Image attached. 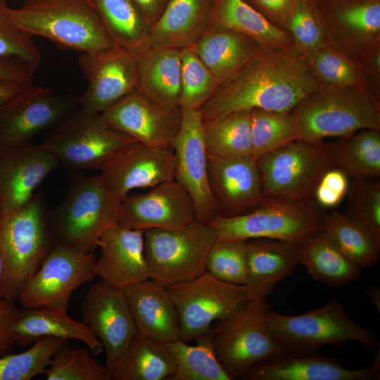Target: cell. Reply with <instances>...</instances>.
Returning <instances> with one entry per match:
<instances>
[{"label": "cell", "instance_id": "cell-1", "mask_svg": "<svg viewBox=\"0 0 380 380\" xmlns=\"http://www.w3.org/2000/svg\"><path fill=\"white\" fill-rule=\"evenodd\" d=\"M321 85L298 53L287 48H262L219 84L199 112L203 121L253 109L291 112Z\"/></svg>", "mask_w": 380, "mask_h": 380}, {"label": "cell", "instance_id": "cell-2", "mask_svg": "<svg viewBox=\"0 0 380 380\" xmlns=\"http://www.w3.org/2000/svg\"><path fill=\"white\" fill-rule=\"evenodd\" d=\"M42 192L20 209L0 211V251L4 262L3 300L14 303L27 281L57 242Z\"/></svg>", "mask_w": 380, "mask_h": 380}, {"label": "cell", "instance_id": "cell-3", "mask_svg": "<svg viewBox=\"0 0 380 380\" xmlns=\"http://www.w3.org/2000/svg\"><path fill=\"white\" fill-rule=\"evenodd\" d=\"M11 22L58 47L91 53L115 46L89 0H24L9 8Z\"/></svg>", "mask_w": 380, "mask_h": 380}, {"label": "cell", "instance_id": "cell-4", "mask_svg": "<svg viewBox=\"0 0 380 380\" xmlns=\"http://www.w3.org/2000/svg\"><path fill=\"white\" fill-rule=\"evenodd\" d=\"M291 113L297 139L307 141L346 137L365 129H380L379 104L362 88L322 84Z\"/></svg>", "mask_w": 380, "mask_h": 380}, {"label": "cell", "instance_id": "cell-5", "mask_svg": "<svg viewBox=\"0 0 380 380\" xmlns=\"http://www.w3.org/2000/svg\"><path fill=\"white\" fill-rule=\"evenodd\" d=\"M120 202L101 175H76L63 201L50 212L58 241L93 252L101 234L118 222Z\"/></svg>", "mask_w": 380, "mask_h": 380}, {"label": "cell", "instance_id": "cell-6", "mask_svg": "<svg viewBox=\"0 0 380 380\" xmlns=\"http://www.w3.org/2000/svg\"><path fill=\"white\" fill-rule=\"evenodd\" d=\"M267 323L285 353H315L324 346L348 341L358 342L367 348L376 345L374 334L350 319L338 298H331L323 306L298 315L270 310Z\"/></svg>", "mask_w": 380, "mask_h": 380}, {"label": "cell", "instance_id": "cell-7", "mask_svg": "<svg viewBox=\"0 0 380 380\" xmlns=\"http://www.w3.org/2000/svg\"><path fill=\"white\" fill-rule=\"evenodd\" d=\"M136 141L110 127L101 114L80 106L51 129L39 144L60 165L75 173L101 167L120 149Z\"/></svg>", "mask_w": 380, "mask_h": 380}, {"label": "cell", "instance_id": "cell-8", "mask_svg": "<svg viewBox=\"0 0 380 380\" xmlns=\"http://www.w3.org/2000/svg\"><path fill=\"white\" fill-rule=\"evenodd\" d=\"M324 211L314 199L296 201L265 196L253 210L208 223L217 240L271 239L299 243L321 228Z\"/></svg>", "mask_w": 380, "mask_h": 380}, {"label": "cell", "instance_id": "cell-9", "mask_svg": "<svg viewBox=\"0 0 380 380\" xmlns=\"http://www.w3.org/2000/svg\"><path fill=\"white\" fill-rule=\"evenodd\" d=\"M217 241L215 228L196 220L179 228L144 231L150 279L167 288L196 278L205 272L208 253Z\"/></svg>", "mask_w": 380, "mask_h": 380}, {"label": "cell", "instance_id": "cell-10", "mask_svg": "<svg viewBox=\"0 0 380 380\" xmlns=\"http://www.w3.org/2000/svg\"><path fill=\"white\" fill-rule=\"evenodd\" d=\"M265 196L313 199L323 175L334 167L331 144L293 140L257 159Z\"/></svg>", "mask_w": 380, "mask_h": 380}, {"label": "cell", "instance_id": "cell-11", "mask_svg": "<svg viewBox=\"0 0 380 380\" xmlns=\"http://www.w3.org/2000/svg\"><path fill=\"white\" fill-rule=\"evenodd\" d=\"M267 298L249 299L212 329L216 357L231 380L254 365L284 353L269 330Z\"/></svg>", "mask_w": 380, "mask_h": 380}, {"label": "cell", "instance_id": "cell-12", "mask_svg": "<svg viewBox=\"0 0 380 380\" xmlns=\"http://www.w3.org/2000/svg\"><path fill=\"white\" fill-rule=\"evenodd\" d=\"M176 307L180 340L189 343L212 331L250 298L243 285L220 280L205 271L189 281L167 287Z\"/></svg>", "mask_w": 380, "mask_h": 380}, {"label": "cell", "instance_id": "cell-13", "mask_svg": "<svg viewBox=\"0 0 380 380\" xmlns=\"http://www.w3.org/2000/svg\"><path fill=\"white\" fill-rule=\"evenodd\" d=\"M96 257L57 241L39 269L27 281L17 300L23 308H49L68 312L72 293L95 277Z\"/></svg>", "mask_w": 380, "mask_h": 380}, {"label": "cell", "instance_id": "cell-14", "mask_svg": "<svg viewBox=\"0 0 380 380\" xmlns=\"http://www.w3.org/2000/svg\"><path fill=\"white\" fill-rule=\"evenodd\" d=\"M79 106V98L31 85L0 105V151L31 142Z\"/></svg>", "mask_w": 380, "mask_h": 380}, {"label": "cell", "instance_id": "cell-15", "mask_svg": "<svg viewBox=\"0 0 380 380\" xmlns=\"http://www.w3.org/2000/svg\"><path fill=\"white\" fill-rule=\"evenodd\" d=\"M171 147L175 157V180L191 198L196 220L208 224L219 217V208L209 184L199 110L182 109L180 128Z\"/></svg>", "mask_w": 380, "mask_h": 380}, {"label": "cell", "instance_id": "cell-16", "mask_svg": "<svg viewBox=\"0 0 380 380\" xmlns=\"http://www.w3.org/2000/svg\"><path fill=\"white\" fill-rule=\"evenodd\" d=\"M80 310L82 322L102 343L111 372L137 331L125 290L101 279L90 286Z\"/></svg>", "mask_w": 380, "mask_h": 380}, {"label": "cell", "instance_id": "cell-17", "mask_svg": "<svg viewBox=\"0 0 380 380\" xmlns=\"http://www.w3.org/2000/svg\"><path fill=\"white\" fill-rule=\"evenodd\" d=\"M79 65L88 82L79 106L89 112L101 114L137 88L135 56L117 46L82 53Z\"/></svg>", "mask_w": 380, "mask_h": 380}, {"label": "cell", "instance_id": "cell-18", "mask_svg": "<svg viewBox=\"0 0 380 380\" xmlns=\"http://www.w3.org/2000/svg\"><path fill=\"white\" fill-rule=\"evenodd\" d=\"M99 170L110 190L122 201L132 189L175 180V157L172 147H154L136 141L117 152Z\"/></svg>", "mask_w": 380, "mask_h": 380}, {"label": "cell", "instance_id": "cell-19", "mask_svg": "<svg viewBox=\"0 0 380 380\" xmlns=\"http://www.w3.org/2000/svg\"><path fill=\"white\" fill-rule=\"evenodd\" d=\"M101 115L115 130L137 141L159 148L171 147L182 122V109L166 108L137 88Z\"/></svg>", "mask_w": 380, "mask_h": 380}, {"label": "cell", "instance_id": "cell-20", "mask_svg": "<svg viewBox=\"0 0 380 380\" xmlns=\"http://www.w3.org/2000/svg\"><path fill=\"white\" fill-rule=\"evenodd\" d=\"M207 167L219 217L248 213L264 200L258 160L252 155L224 157L207 153Z\"/></svg>", "mask_w": 380, "mask_h": 380}, {"label": "cell", "instance_id": "cell-21", "mask_svg": "<svg viewBox=\"0 0 380 380\" xmlns=\"http://www.w3.org/2000/svg\"><path fill=\"white\" fill-rule=\"evenodd\" d=\"M196 220L191 198L175 179L120 202L118 222L134 229H175Z\"/></svg>", "mask_w": 380, "mask_h": 380}, {"label": "cell", "instance_id": "cell-22", "mask_svg": "<svg viewBox=\"0 0 380 380\" xmlns=\"http://www.w3.org/2000/svg\"><path fill=\"white\" fill-rule=\"evenodd\" d=\"M59 165L52 154L31 142L0 151V211L25 205Z\"/></svg>", "mask_w": 380, "mask_h": 380}, {"label": "cell", "instance_id": "cell-23", "mask_svg": "<svg viewBox=\"0 0 380 380\" xmlns=\"http://www.w3.org/2000/svg\"><path fill=\"white\" fill-rule=\"evenodd\" d=\"M379 372L371 366L348 369L336 358L315 353H282L248 369L247 380H374Z\"/></svg>", "mask_w": 380, "mask_h": 380}, {"label": "cell", "instance_id": "cell-24", "mask_svg": "<svg viewBox=\"0 0 380 380\" xmlns=\"http://www.w3.org/2000/svg\"><path fill=\"white\" fill-rule=\"evenodd\" d=\"M98 247L101 255L96 261V272L101 279L125 289L150 279L143 231L117 222L101 234Z\"/></svg>", "mask_w": 380, "mask_h": 380}, {"label": "cell", "instance_id": "cell-25", "mask_svg": "<svg viewBox=\"0 0 380 380\" xmlns=\"http://www.w3.org/2000/svg\"><path fill=\"white\" fill-rule=\"evenodd\" d=\"M313 4L324 30H329L342 44L365 50L379 44L380 0H319Z\"/></svg>", "mask_w": 380, "mask_h": 380}, {"label": "cell", "instance_id": "cell-26", "mask_svg": "<svg viewBox=\"0 0 380 380\" xmlns=\"http://www.w3.org/2000/svg\"><path fill=\"white\" fill-rule=\"evenodd\" d=\"M124 290L138 331L163 344L180 340L177 311L166 287L148 279Z\"/></svg>", "mask_w": 380, "mask_h": 380}, {"label": "cell", "instance_id": "cell-27", "mask_svg": "<svg viewBox=\"0 0 380 380\" xmlns=\"http://www.w3.org/2000/svg\"><path fill=\"white\" fill-rule=\"evenodd\" d=\"M11 329L15 343L23 346L44 337H53L82 341L94 355L104 349L85 323L71 319L67 311L58 309L16 308Z\"/></svg>", "mask_w": 380, "mask_h": 380}, {"label": "cell", "instance_id": "cell-28", "mask_svg": "<svg viewBox=\"0 0 380 380\" xmlns=\"http://www.w3.org/2000/svg\"><path fill=\"white\" fill-rule=\"evenodd\" d=\"M247 277L250 299L267 298L275 286L299 264L297 244L271 239L246 240Z\"/></svg>", "mask_w": 380, "mask_h": 380}, {"label": "cell", "instance_id": "cell-29", "mask_svg": "<svg viewBox=\"0 0 380 380\" xmlns=\"http://www.w3.org/2000/svg\"><path fill=\"white\" fill-rule=\"evenodd\" d=\"M134 56L137 89L166 108L181 109V49L149 48Z\"/></svg>", "mask_w": 380, "mask_h": 380}, {"label": "cell", "instance_id": "cell-30", "mask_svg": "<svg viewBox=\"0 0 380 380\" xmlns=\"http://www.w3.org/2000/svg\"><path fill=\"white\" fill-rule=\"evenodd\" d=\"M213 0H169L151 26L150 47L193 46L207 32Z\"/></svg>", "mask_w": 380, "mask_h": 380}, {"label": "cell", "instance_id": "cell-31", "mask_svg": "<svg viewBox=\"0 0 380 380\" xmlns=\"http://www.w3.org/2000/svg\"><path fill=\"white\" fill-rule=\"evenodd\" d=\"M192 47L220 84L241 70L262 48L246 34L219 30H207Z\"/></svg>", "mask_w": 380, "mask_h": 380}, {"label": "cell", "instance_id": "cell-32", "mask_svg": "<svg viewBox=\"0 0 380 380\" xmlns=\"http://www.w3.org/2000/svg\"><path fill=\"white\" fill-rule=\"evenodd\" d=\"M208 30H230L246 34L262 48H288L286 34L246 0H213Z\"/></svg>", "mask_w": 380, "mask_h": 380}, {"label": "cell", "instance_id": "cell-33", "mask_svg": "<svg viewBox=\"0 0 380 380\" xmlns=\"http://www.w3.org/2000/svg\"><path fill=\"white\" fill-rule=\"evenodd\" d=\"M114 44L134 56L151 48V25L134 0H89Z\"/></svg>", "mask_w": 380, "mask_h": 380}, {"label": "cell", "instance_id": "cell-34", "mask_svg": "<svg viewBox=\"0 0 380 380\" xmlns=\"http://www.w3.org/2000/svg\"><path fill=\"white\" fill-rule=\"evenodd\" d=\"M299 264L319 282L332 287L356 281L362 269L347 258L319 229L297 244Z\"/></svg>", "mask_w": 380, "mask_h": 380}, {"label": "cell", "instance_id": "cell-35", "mask_svg": "<svg viewBox=\"0 0 380 380\" xmlns=\"http://www.w3.org/2000/svg\"><path fill=\"white\" fill-rule=\"evenodd\" d=\"M174 371V363L165 344L137 331L112 368L111 380H168Z\"/></svg>", "mask_w": 380, "mask_h": 380}, {"label": "cell", "instance_id": "cell-36", "mask_svg": "<svg viewBox=\"0 0 380 380\" xmlns=\"http://www.w3.org/2000/svg\"><path fill=\"white\" fill-rule=\"evenodd\" d=\"M320 229L341 253L362 270L378 262L380 241L347 214L324 213Z\"/></svg>", "mask_w": 380, "mask_h": 380}, {"label": "cell", "instance_id": "cell-37", "mask_svg": "<svg viewBox=\"0 0 380 380\" xmlns=\"http://www.w3.org/2000/svg\"><path fill=\"white\" fill-rule=\"evenodd\" d=\"M334 166L350 179L379 178L380 129H365L331 144Z\"/></svg>", "mask_w": 380, "mask_h": 380}, {"label": "cell", "instance_id": "cell-38", "mask_svg": "<svg viewBox=\"0 0 380 380\" xmlns=\"http://www.w3.org/2000/svg\"><path fill=\"white\" fill-rule=\"evenodd\" d=\"M195 341L194 346L182 340L165 344L175 366L168 380H231L216 357L212 331Z\"/></svg>", "mask_w": 380, "mask_h": 380}, {"label": "cell", "instance_id": "cell-39", "mask_svg": "<svg viewBox=\"0 0 380 380\" xmlns=\"http://www.w3.org/2000/svg\"><path fill=\"white\" fill-rule=\"evenodd\" d=\"M250 111L234 112L203 121L206 152L224 157L251 155Z\"/></svg>", "mask_w": 380, "mask_h": 380}, {"label": "cell", "instance_id": "cell-40", "mask_svg": "<svg viewBox=\"0 0 380 380\" xmlns=\"http://www.w3.org/2000/svg\"><path fill=\"white\" fill-rule=\"evenodd\" d=\"M250 122L251 155L257 159L297 139L291 112L253 109Z\"/></svg>", "mask_w": 380, "mask_h": 380}, {"label": "cell", "instance_id": "cell-41", "mask_svg": "<svg viewBox=\"0 0 380 380\" xmlns=\"http://www.w3.org/2000/svg\"><path fill=\"white\" fill-rule=\"evenodd\" d=\"M305 61L321 84L362 88L363 82L359 65L338 48L324 44L306 55Z\"/></svg>", "mask_w": 380, "mask_h": 380}, {"label": "cell", "instance_id": "cell-42", "mask_svg": "<svg viewBox=\"0 0 380 380\" xmlns=\"http://www.w3.org/2000/svg\"><path fill=\"white\" fill-rule=\"evenodd\" d=\"M88 348H74L64 341L44 372L46 380H111V372L89 354Z\"/></svg>", "mask_w": 380, "mask_h": 380}, {"label": "cell", "instance_id": "cell-43", "mask_svg": "<svg viewBox=\"0 0 380 380\" xmlns=\"http://www.w3.org/2000/svg\"><path fill=\"white\" fill-rule=\"evenodd\" d=\"M181 109L199 110L220 83L192 46L181 49Z\"/></svg>", "mask_w": 380, "mask_h": 380}, {"label": "cell", "instance_id": "cell-44", "mask_svg": "<svg viewBox=\"0 0 380 380\" xmlns=\"http://www.w3.org/2000/svg\"><path fill=\"white\" fill-rule=\"evenodd\" d=\"M64 341L61 338L44 337L24 352L1 356L0 380H30L44 374L54 353Z\"/></svg>", "mask_w": 380, "mask_h": 380}, {"label": "cell", "instance_id": "cell-45", "mask_svg": "<svg viewBox=\"0 0 380 380\" xmlns=\"http://www.w3.org/2000/svg\"><path fill=\"white\" fill-rule=\"evenodd\" d=\"M246 240H217L210 248L205 271L229 283L244 285L247 277Z\"/></svg>", "mask_w": 380, "mask_h": 380}, {"label": "cell", "instance_id": "cell-46", "mask_svg": "<svg viewBox=\"0 0 380 380\" xmlns=\"http://www.w3.org/2000/svg\"><path fill=\"white\" fill-rule=\"evenodd\" d=\"M347 214L380 241L379 178L350 179Z\"/></svg>", "mask_w": 380, "mask_h": 380}, {"label": "cell", "instance_id": "cell-47", "mask_svg": "<svg viewBox=\"0 0 380 380\" xmlns=\"http://www.w3.org/2000/svg\"><path fill=\"white\" fill-rule=\"evenodd\" d=\"M9 8L6 0H0V58L20 60L37 69L42 55L32 37L11 22Z\"/></svg>", "mask_w": 380, "mask_h": 380}, {"label": "cell", "instance_id": "cell-48", "mask_svg": "<svg viewBox=\"0 0 380 380\" xmlns=\"http://www.w3.org/2000/svg\"><path fill=\"white\" fill-rule=\"evenodd\" d=\"M286 25L297 48L305 56L325 44V32L312 0H297Z\"/></svg>", "mask_w": 380, "mask_h": 380}, {"label": "cell", "instance_id": "cell-49", "mask_svg": "<svg viewBox=\"0 0 380 380\" xmlns=\"http://www.w3.org/2000/svg\"><path fill=\"white\" fill-rule=\"evenodd\" d=\"M349 186L348 175L339 168L332 167L319 181L314 191L313 199L323 210L334 208L348 194Z\"/></svg>", "mask_w": 380, "mask_h": 380}, {"label": "cell", "instance_id": "cell-50", "mask_svg": "<svg viewBox=\"0 0 380 380\" xmlns=\"http://www.w3.org/2000/svg\"><path fill=\"white\" fill-rule=\"evenodd\" d=\"M270 21L286 25L297 0H246Z\"/></svg>", "mask_w": 380, "mask_h": 380}, {"label": "cell", "instance_id": "cell-51", "mask_svg": "<svg viewBox=\"0 0 380 380\" xmlns=\"http://www.w3.org/2000/svg\"><path fill=\"white\" fill-rule=\"evenodd\" d=\"M37 68L20 60L0 58V82L32 83Z\"/></svg>", "mask_w": 380, "mask_h": 380}, {"label": "cell", "instance_id": "cell-52", "mask_svg": "<svg viewBox=\"0 0 380 380\" xmlns=\"http://www.w3.org/2000/svg\"><path fill=\"white\" fill-rule=\"evenodd\" d=\"M16 307L14 303L0 301V357L9 353L15 345L11 325Z\"/></svg>", "mask_w": 380, "mask_h": 380}, {"label": "cell", "instance_id": "cell-53", "mask_svg": "<svg viewBox=\"0 0 380 380\" xmlns=\"http://www.w3.org/2000/svg\"><path fill=\"white\" fill-rule=\"evenodd\" d=\"M142 9L151 26L158 20L169 0H134Z\"/></svg>", "mask_w": 380, "mask_h": 380}, {"label": "cell", "instance_id": "cell-54", "mask_svg": "<svg viewBox=\"0 0 380 380\" xmlns=\"http://www.w3.org/2000/svg\"><path fill=\"white\" fill-rule=\"evenodd\" d=\"M32 83L4 82H0V105L21 93Z\"/></svg>", "mask_w": 380, "mask_h": 380}, {"label": "cell", "instance_id": "cell-55", "mask_svg": "<svg viewBox=\"0 0 380 380\" xmlns=\"http://www.w3.org/2000/svg\"><path fill=\"white\" fill-rule=\"evenodd\" d=\"M370 302L380 310V289L376 285L369 286L365 292Z\"/></svg>", "mask_w": 380, "mask_h": 380}, {"label": "cell", "instance_id": "cell-56", "mask_svg": "<svg viewBox=\"0 0 380 380\" xmlns=\"http://www.w3.org/2000/svg\"><path fill=\"white\" fill-rule=\"evenodd\" d=\"M3 274H4V262H3L1 253L0 251V301L3 300L2 291H1Z\"/></svg>", "mask_w": 380, "mask_h": 380}, {"label": "cell", "instance_id": "cell-57", "mask_svg": "<svg viewBox=\"0 0 380 380\" xmlns=\"http://www.w3.org/2000/svg\"><path fill=\"white\" fill-rule=\"evenodd\" d=\"M312 1L313 2H316V1H319V0H312Z\"/></svg>", "mask_w": 380, "mask_h": 380}]
</instances>
